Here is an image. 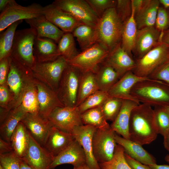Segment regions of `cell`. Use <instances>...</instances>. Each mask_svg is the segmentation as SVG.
I'll return each mask as SVG.
<instances>
[{
	"label": "cell",
	"instance_id": "cell-1",
	"mask_svg": "<svg viewBox=\"0 0 169 169\" xmlns=\"http://www.w3.org/2000/svg\"><path fill=\"white\" fill-rule=\"evenodd\" d=\"M130 140L141 145L155 140L158 134L153 109L140 104L132 110L129 126Z\"/></svg>",
	"mask_w": 169,
	"mask_h": 169
},
{
	"label": "cell",
	"instance_id": "cell-2",
	"mask_svg": "<svg viewBox=\"0 0 169 169\" xmlns=\"http://www.w3.org/2000/svg\"><path fill=\"white\" fill-rule=\"evenodd\" d=\"M131 94L139 103L151 106H169V84L161 81L150 79L136 84Z\"/></svg>",
	"mask_w": 169,
	"mask_h": 169
},
{
	"label": "cell",
	"instance_id": "cell-3",
	"mask_svg": "<svg viewBox=\"0 0 169 169\" xmlns=\"http://www.w3.org/2000/svg\"><path fill=\"white\" fill-rule=\"evenodd\" d=\"M32 70L18 60L9 57L7 83L12 95V101L6 110L9 112L20 105L25 90L34 80Z\"/></svg>",
	"mask_w": 169,
	"mask_h": 169
},
{
	"label": "cell",
	"instance_id": "cell-4",
	"mask_svg": "<svg viewBox=\"0 0 169 169\" xmlns=\"http://www.w3.org/2000/svg\"><path fill=\"white\" fill-rule=\"evenodd\" d=\"M123 25L115 8L107 10L95 27L97 43L111 52L121 43Z\"/></svg>",
	"mask_w": 169,
	"mask_h": 169
},
{
	"label": "cell",
	"instance_id": "cell-5",
	"mask_svg": "<svg viewBox=\"0 0 169 169\" xmlns=\"http://www.w3.org/2000/svg\"><path fill=\"white\" fill-rule=\"evenodd\" d=\"M68 65L67 61L60 56L49 62H36L31 68L34 77L57 92L63 73Z\"/></svg>",
	"mask_w": 169,
	"mask_h": 169
},
{
	"label": "cell",
	"instance_id": "cell-6",
	"mask_svg": "<svg viewBox=\"0 0 169 169\" xmlns=\"http://www.w3.org/2000/svg\"><path fill=\"white\" fill-rule=\"evenodd\" d=\"M169 60V47L160 42L141 58L136 59L132 71L137 76L148 78L157 68Z\"/></svg>",
	"mask_w": 169,
	"mask_h": 169
},
{
	"label": "cell",
	"instance_id": "cell-7",
	"mask_svg": "<svg viewBox=\"0 0 169 169\" xmlns=\"http://www.w3.org/2000/svg\"><path fill=\"white\" fill-rule=\"evenodd\" d=\"M36 36L31 28L16 30L10 56L30 69L36 63L33 47Z\"/></svg>",
	"mask_w": 169,
	"mask_h": 169
},
{
	"label": "cell",
	"instance_id": "cell-8",
	"mask_svg": "<svg viewBox=\"0 0 169 169\" xmlns=\"http://www.w3.org/2000/svg\"><path fill=\"white\" fill-rule=\"evenodd\" d=\"M43 7L36 3L23 6L18 4L14 0H10L0 14V32L16 22L44 15Z\"/></svg>",
	"mask_w": 169,
	"mask_h": 169
},
{
	"label": "cell",
	"instance_id": "cell-9",
	"mask_svg": "<svg viewBox=\"0 0 169 169\" xmlns=\"http://www.w3.org/2000/svg\"><path fill=\"white\" fill-rule=\"evenodd\" d=\"M81 72L68 65L64 70L56 92L64 106H76L77 96Z\"/></svg>",
	"mask_w": 169,
	"mask_h": 169
},
{
	"label": "cell",
	"instance_id": "cell-10",
	"mask_svg": "<svg viewBox=\"0 0 169 169\" xmlns=\"http://www.w3.org/2000/svg\"><path fill=\"white\" fill-rule=\"evenodd\" d=\"M109 53L100 44L97 43L79 52L67 62L68 65L76 68L81 72L91 71L95 73Z\"/></svg>",
	"mask_w": 169,
	"mask_h": 169
},
{
	"label": "cell",
	"instance_id": "cell-11",
	"mask_svg": "<svg viewBox=\"0 0 169 169\" xmlns=\"http://www.w3.org/2000/svg\"><path fill=\"white\" fill-rule=\"evenodd\" d=\"M115 133L110 126L96 129L93 137V151L99 164L108 161L112 158L117 145L115 138Z\"/></svg>",
	"mask_w": 169,
	"mask_h": 169
},
{
	"label": "cell",
	"instance_id": "cell-12",
	"mask_svg": "<svg viewBox=\"0 0 169 169\" xmlns=\"http://www.w3.org/2000/svg\"><path fill=\"white\" fill-rule=\"evenodd\" d=\"M52 3L84 24L95 27L99 18L86 0H55Z\"/></svg>",
	"mask_w": 169,
	"mask_h": 169
},
{
	"label": "cell",
	"instance_id": "cell-13",
	"mask_svg": "<svg viewBox=\"0 0 169 169\" xmlns=\"http://www.w3.org/2000/svg\"><path fill=\"white\" fill-rule=\"evenodd\" d=\"M47 119L52 126L71 133L76 127L84 125L77 107H59L50 113Z\"/></svg>",
	"mask_w": 169,
	"mask_h": 169
},
{
	"label": "cell",
	"instance_id": "cell-14",
	"mask_svg": "<svg viewBox=\"0 0 169 169\" xmlns=\"http://www.w3.org/2000/svg\"><path fill=\"white\" fill-rule=\"evenodd\" d=\"M96 129L92 125H83L75 127L71 133L83 148L86 156V164L90 169H100L93 151V137Z\"/></svg>",
	"mask_w": 169,
	"mask_h": 169
},
{
	"label": "cell",
	"instance_id": "cell-15",
	"mask_svg": "<svg viewBox=\"0 0 169 169\" xmlns=\"http://www.w3.org/2000/svg\"><path fill=\"white\" fill-rule=\"evenodd\" d=\"M43 10L45 17L64 33H72L77 27L83 24L52 3L44 7Z\"/></svg>",
	"mask_w": 169,
	"mask_h": 169
},
{
	"label": "cell",
	"instance_id": "cell-16",
	"mask_svg": "<svg viewBox=\"0 0 169 169\" xmlns=\"http://www.w3.org/2000/svg\"><path fill=\"white\" fill-rule=\"evenodd\" d=\"M53 157L30 134L27 152L22 158L33 169H51Z\"/></svg>",
	"mask_w": 169,
	"mask_h": 169
},
{
	"label": "cell",
	"instance_id": "cell-17",
	"mask_svg": "<svg viewBox=\"0 0 169 169\" xmlns=\"http://www.w3.org/2000/svg\"><path fill=\"white\" fill-rule=\"evenodd\" d=\"M161 33L155 27L138 29L133 52L135 60L141 58L161 42Z\"/></svg>",
	"mask_w": 169,
	"mask_h": 169
},
{
	"label": "cell",
	"instance_id": "cell-18",
	"mask_svg": "<svg viewBox=\"0 0 169 169\" xmlns=\"http://www.w3.org/2000/svg\"><path fill=\"white\" fill-rule=\"evenodd\" d=\"M35 81L37 89L39 114L47 119L55 108L64 106L59 100L56 92L36 79Z\"/></svg>",
	"mask_w": 169,
	"mask_h": 169
},
{
	"label": "cell",
	"instance_id": "cell-19",
	"mask_svg": "<svg viewBox=\"0 0 169 169\" xmlns=\"http://www.w3.org/2000/svg\"><path fill=\"white\" fill-rule=\"evenodd\" d=\"M21 122L35 140L43 146L52 126L49 120L39 114L26 113Z\"/></svg>",
	"mask_w": 169,
	"mask_h": 169
},
{
	"label": "cell",
	"instance_id": "cell-20",
	"mask_svg": "<svg viewBox=\"0 0 169 169\" xmlns=\"http://www.w3.org/2000/svg\"><path fill=\"white\" fill-rule=\"evenodd\" d=\"M86 163V156L81 145L74 140L66 148L57 156L53 157L51 169L65 164L77 167Z\"/></svg>",
	"mask_w": 169,
	"mask_h": 169
},
{
	"label": "cell",
	"instance_id": "cell-21",
	"mask_svg": "<svg viewBox=\"0 0 169 169\" xmlns=\"http://www.w3.org/2000/svg\"><path fill=\"white\" fill-rule=\"evenodd\" d=\"M103 62L112 67L120 78L132 71L136 65L135 59L121 47V43L109 53Z\"/></svg>",
	"mask_w": 169,
	"mask_h": 169
},
{
	"label": "cell",
	"instance_id": "cell-22",
	"mask_svg": "<svg viewBox=\"0 0 169 169\" xmlns=\"http://www.w3.org/2000/svg\"><path fill=\"white\" fill-rule=\"evenodd\" d=\"M74 140L72 134L52 126L44 146L53 157L64 150Z\"/></svg>",
	"mask_w": 169,
	"mask_h": 169
},
{
	"label": "cell",
	"instance_id": "cell-23",
	"mask_svg": "<svg viewBox=\"0 0 169 169\" xmlns=\"http://www.w3.org/2000/svg\"><path fill=\"white\" fill-rule=\"evenodd\" d=\"M36 37L47 38L58 43L64 33L49 21L44 15L25 20Z\"/></svg>",
	"mask_w": 169,
	"mask_h": 169
},
{
	"label": "cell",
	"instance_id": "cell-24",
	"mask_svg": "<svg viewBox=\"0 0 169 169\" xmlns=\"http://www.w3.org/2000/svg\"><path fill=\"white\" fill-rule=\"evenodd\" d=\"M149 79L138 77L132 71H129L121 77L108 92L110 97H114L123 100H129L140 103L131 94V90L137 83Z\"/></svg>",
	"mask_w": 169,
	"mask_h": 169
},
{
	"label": "cell",
	"instance_id": "cell-25",
	"mask_svg": "<svg viewBox=\"0 0 169 169\" xmlns=\"http://www.w3.org/2000/svg\"><path fill=\"white\" fill-rule=\"evenodd\" d=\"M117 143L124 148L125 153L132 158L143 164L149 165L156 163L155 158L144 149L140 144L121 137L116 134Z\"/></svg>",
	"mask_w": 169,
	"mask_h": 169
},
{
	"label": "cell",
	"instance_id": "cell-26",
	"mask_svg": "<svg viewBox=\"0 0 169 169\" xmlns=\"http://www.w3.org/2000/svg\"><path fill=\"white\" fill-rule=\"evenodd\" d=\"M33 50L37 62L51 61L61 56L56 43L47 38L36 37L34 41Z\"/></svg>",
	"mask_w": 169,
	"mask_h": 169
},
{
	"label": "cell",
	"instance_id": "cell-27",
	"mask_svg": "<svg viewBox=\"0 0 169 169\" xmlns=\"http://www.w3.org/2000/svg\"><path fill=\"white\" fill-rule=\"evenodd\" d=\"M129 100H123L121 108L117 117L110 125L111 129L123 138L129 139V126L132 110L140 104Z\"/></svg>",
	"mask_w": 169,
	"mask_h": 169
},
{
	"label": "cell",
	"instance_id": "cell-28",
	"mask_svg": "<svg viewBox=\"0 0 169 169\" xmlns=\"http://www.w3.org/2000/svg\"><path fill=\"white\" fill-rule=\"evenodd\" d=\"M160 5L158 0H145L141 8L134 14L138 29L146 27H155Z\"/></svg>",
	"mask_w": 169,
	"mask_h": 169
},
{
	"label": "cell",
	"instance_id": "cell-29",
	"mask_svg": "<svg viewBox=\"0 0 169 169\" xmlns=\"http://www.w3.org/2000/svg\"><path fill=\"white\" fill-rule=\"evenodd\" d=\"M26 113L21 104L10 110L0 123V138L10 143L12 134Z\"/></svg>",
	"mask_w": 169,
	"mask_h": 169
},
{
	"label": "cell",
	"instance_id": "cell-30",
	"mask_svg": "<svg viewBox=\"0 0 169 169\" xmlns=\"http://www.w3.org/2000/svg\"><path fill=\"white\" fill-rule=\"evenodd\" d=\"M30 134L24 125L20 122L13 132L10 143L13 151L19 158L25 155L29 146Z\"/></svg>",
	"mask_w": 169,
	"mask_h": 169
},
{
	"label": "cell",
	"instance_id": "cell-31",
	"mask_svg": "<svg viewBox=\"0 0 169 169\" xmlns=\"http://www.w3.org/2000/svg\"><path fill=\"white\" fill-rule=\"evenodd\" d=\"M131 17L123 23L121 46L132 56L134 50L138 28L134 16V11L132 6Z\"/></svg>",
	"mask_w": 169,
	"mask_h": 169
},
{
	"label": "cell",
	"instance_id": "cell-32",
	"mask_svg": "<svg viewBox=\"0 0 169 169\" xmlns=\"http://www.w3.org/2000/svg\"><path fill=\"white\" fill-rule=\"evenodd\" d=\"M95 73L99 90L107 93L120 78L112 67L104 62Z\"/></svg>",
	"mask_w": 169,
	"mask_h": 169
},
{
	"label": "cell",
	"instance_id": "cell-33",
	"mask_svg": "<svg viewBox=\"0 0 169 169\" xmlns=\"http://www.w3.org/2000/svg\"><path fill=\"white\" fill-rule=\"evenodd\" d=\"M99 90L95 73L91 71L81 72L76 106H79L88 96Z\"/></svg>",
	"mask_w": 169,
	"mask_h": 169
},
{
	"label": "cell",
	"instance_id": "cell-34",
	"mask_svg": "<svg viewBox=\"0 0 169 169\" xmlns=\"http://www.w3.org/2000/svg\"><path fill=\"white\" fill-rule=\"evenodd\" d=\"M72 33L82 51L97 43L95 27L83 24L77 27Z\"/></svg>",
	"mask_w": 169,
	"mask_h": 169
},
{
	"label": "cell",
	"instance_id": "cell-35",
	"mask_svg": "<svg viewBox=\"0 0 169 169\" xmlns=\"http://www.w3.org/2000/svg\"><path fill=\"white\" fill-rule=\"evenodd\" d=\"M37 94V89L35 78L34 81L25 90L22 99L21 105L27 113L39 114Z\"/></svg>",
	"mask_w": 169,
	"mask_h": 169
},
{
	"label": "cell",
	"instance_id": "cell-36",
	"mask_svg": "<svg viewBox=\"0 0 169 169\" xmlns=\"http://www.w3.org/2000/svg\"><path fill=\"white\" fill-rule=\"evenodd\" d=\"M81 119L84 125H92L96 129L108 127L107 123L100 107L88 110L81 114Z\"/></svg>",
	"mask_w": 169,
	"mask_h": 169
},
{
	"label": "cell",
	"instance_id": "cell-37",
	"mask_svg": "<svg viewBox=\"0 0 169 169\" xmlns=\"http://www.w3.org/2000/svg\"><path fill=\"white\" fill-rule=\"evenodd\" d=\"M23 20L16 22L10 25L0 36V60L5 58L9 57L11 54L16 28Z\"/></svg>",
	"mask_w": 169,
	"mask_h": 169
},
{
	"label": "cell",
	"instance_id": "cell-38",
	"mask_svg": "<svg viewBox=\"0 0 169 169\" xmlns=\"http://www.w3.org/2000/svg\"><path fill=\"white\" fill-rule=\"evenodd\" d=\"M74 37L72 33H65L58 43V49L60 56L67 61L79 53L76 48Z\"/></svg>",
	"mask_w": 169,
	"mask_h": 169
},
{
	"label": "cell",
	"instance_id": "cell-39",
	"mask_svg": "<svg viewBox=\"0 0 169 169\" xmlns=\"http://www.w3.org/2000/svg\"><path fill=\"white\" fill-rule=\"evenodd\" d=\"M123 148L117 145L112 158L110 161L99 163L100 169H132L127 162Z\"/></svg>",
	"mask_w": 169,
	"mask_h": 169
},
{
	"label": "cell",
	"instance_id": "cell-40",
	"mask_svg": "<svg viewBox=\"0 0 169 169\" xmlns=\"http://www.w3.org/2000/svg\"><path fill=\"white\" fill-rule=\"evenodd\" d=\"M123 100L117 98L109 97L100 106L106 120L113 121L119 113Z\"/></svg>",
	"mask_w": 169,
	"mask_h": 169
},
{
	"label": "cell",
	"instance_id": "cell-41",
	"mask_svg": "<svg viewBox=\"0 0 169 169\" xmlns=\"http://www.w3.org/2000/svg\"><path fill=\"white\" fill-rule=\"evenodd\" d=\"M109 97L107 92L99 90L88 96L77 107L81 114L88 110L101 106Z\"/></svg>",
	"mask_w": 169,
	"mask_h": 169
},
{
	"label": "cell",
	"instance_id": "cell-42",
	"mask_svg": "<svg viewBox=\"0 0 169 169\" xmlns=\"http://www.w3.org/2000/svg\"><path fill=\"white\" fill-rule=\"evenodd\" d=\"M153 110L158 134L163 136L169 129V114L165 107H155Z\"/></svg>",
	"mask_w": 169,
	"mask_h": 169
},
{
	"label": "cell",
	"instance_id": "cell-43",
	"mask_svg": "<svg viewBox=\"0 0 169 169\" xmlns=\"http://www.w3.org/2000/svg\"><path fill=\"white\" fill-rule=\"evenodd\" d=\"M99 18H100L108 9L115 8V0H86Z\"/></svg>",
	"mask_w": 169,
	"mask_h": 169
},
{
	"label": "cell",
	"instance_id": "cell-44",
	"mask_svg": "<svg viewBox=\"0 0 169 169\" xmlns=\"http://www.w3.org/2000/svg\"><path fill=\"white\" fill-rule=\"evenodd\" d=\"M155 27L161 33L169 28V7L160 4L157 14Z\"/></svg>",
	"mask_w": 169,
	"mask_h": 169
},
{
	"label": "cell",
	"instance_id": "cell-45",
	"mask_svg": "<svg viewBox=\"0 0 169 169\" xmlns=\"http://www.w3.org/2000/svg\"><path fill=\"white\" fill-rule=\"evenodd\" d=\"M0 166L3 169H20V158L13 151L0 154Z\"/></svg>",
	"mask_w": 169,
	"mask_h": 169
},
{
	"label": "cell",
	"instance_id": "cell-46",
	"mask_svg": "<svg viewBox=\"0 0 169 169\" xmlns=\"http://www.w3.org/2000/svg\"><path fill=\"white\" fill-rule=\"evenodd\" d=\"M115 8L119 17L123 23L131 17L132 11L131 0H117Z\"/></svg>",
	"mask_w": 169,
	"mask_h": 169
},
{
	"label": "cell",
	"instance_id": "cell-47",
	"mask_svg": "<svg viewBox=\"0 0 169 169\" xmlns=\"http://www.w3.org/2000/svg\"><path fill=\"white\" fill-rule=\"evenodd\" d=\"M148 78L162 81L169 84V60L156 69Z\"/></svg>",
	"mask_w": 169,
	"mask_h": 169
},
{
	"label": "cell",
	"instance_id": "cell-48",
	"mask_svg": "<svg viewBox=\"0 0 169 169\" xmlns=\"http://www.w3.org/2000/svg\"><path fill=\"white\" fill-rule=\"evenodd\" d=\"M12 96L7 83L0 86V105L1 108L6 110L11 103Z\"/></svg>",
	"mask_w": 169,
	"mask_h": 169
},
{
	"label": "cell",
	"instance_id": "cell-49",
	"mask_svg": "<svg viewBox=\"0 0 169 169\" xmlns=\"http://www.w3.org/2000/svg\"><path fill=\"white\" fill-rule=\"evenodd\" d=\"M9 57L5 58L0 60V85L7 83L9 70Z\"/></svg>",
	"mask_w": 169,
	"mask_h": 169
},
{
	"label": "cell",
	"instance_id": "cell-50",
	"mask_svg": "<svg viewBox=\"0 0 169 169\" xmlns=\"http://www.w3.org/2000/svg\"><path fill=\"white\" fill-rule=\"evenodd\" d=\"M126 160L132 169H152L148 165L143 164L132 158L125 152Z\"/></svg>",
	"mask_w": 169,
	"mask_h": 169
},
{
	"label": "cell",
	"instance_id": "cell-51",
	"mask_svg": "<svg viewBox=\"0 0 169 169\" xmlns=\"http://www.w3.org/2000/svg\"><path fill=\"white\" fill-rule=\"evenodd\" d=\"M13 151L10 143L0 138V154H4Z\"/></svg>",
	"mask_w": 169,
	"mask_h": 169
},
{
	"label": "cell",
	"instance_id": "cell-52",
	"mask_svg": "<svg viewBox=\"0 0 169 169\" xmlns=\"http://www.w3.org/2000/svg\"><path fill=\"white\" fill-rule=\"evenodd\" d=\"M145 0H131L132 6L133 7L134 14L137 13L142 7Z\"/></svg>",
	"mask_w": 169,
	"mask_h": 169
},
{
	"label": "cell",
	"instance_id": "cell-53",
	"mask_svg": "<svg viewBox=\"0 0 169 169\" xmlns=\"http://www.w3.org/2000/svg\"><path fill=\"white\" fill-rule=\"evenodd\" d=\"M161 42H163L169 47V28L161 33Z\"/></svg>",
	"mask_w": 169,
	"mask_h": 169
},
{
	"label": "cell",
	"instance_id": "cell-54",
	"mask_svg": "<svg viewBox=\"0 0 169 169\" xmlns=\"http://www.w3.org/2000/svg\"><path fill=\"white\" fill-rule=\"evenodd\" d=\"M163 145L165 148L169 152V129L163 135Z\"/></svg>",
	"mask_w": 169,
	"mask_h": 169
},
{
	"label": "cell",
	"instance_id": "cell-55",
	"mask_svg": "<svg viewBox=\"0 0 169 169\" xmlns=\"http://www.w3.org/2000/svg\"><path fill=\"white\" fill-rule=\"evenodd\" d=\"M152 169H169V165H157L156 163L148 165Z\"/></svg>",
	"mask_w": 169,
	"mask_h": 169
},
{
	"label": "cell",
	"instance_id": "cell-56",
	"mask_svg": "<svg viewBox=\"0 0 169 169\" xmlns=\"http://www.w3.org/2000/svg\"><path fill=\"white\" fill-rule=\"evenodd\" d=\"M10 0H0V11L1 12L6 8Z\"/></svg>",
	"mask_w": 169,
	"mask_h": 169
},
{
	"label": "cell",
	"instance_id": "cell-57",
	"mask_svg": "<svg viewBox=\"0 0 169 169\" xmlns=\"http://www.w3.org/2000/svg\"><path fill=\"white\" fill-rule=\"evenodd\" d=\"M20 169H33L29 165L21 158H20Z\"/></svg>",
	"mask_w": 169,
	"mask_h": 169
},
{
	"label": "cell",
	"instance_id": "cell-58",
	"mask_svg": "<svg viewBox=\"0 0 169 169\" xmlns=\"http://www.w3.org/2000/svg\"><path fill=\"white\" fill-rule=\"evenodd\" d=\"M161 5L165 8L169 7V0H159Z\"/></svg>",
	"mask_w": 169,
	"mask_h": 169
},
{
	"label": "cell",
	"instance_id": "cell-59",
	"mask_svg": "<svg viewBox=\"0 0 169 169\" xmlns=\"http://www.w3.org/2000/svg\"><path fill=\"white\" fill-rule=\"evenodd\" d=\"M73 169H90L86 163L77 167H74Z\"/></svg>",
	"mask_w": 169,
	"mask_h": 169
},
{
	"label": "cell",
	"instance_id": "cell-60",
	"mask_svg": "<svg viewBox=\"0 0 169 169\" xmlns=\"http://www.w3.org/2000/svg\"><path fill=\"white\" fill-rule=\"evenodd\" d=\"M165 160L166 161L169 163V154H167L165 156Z\"/></svg>",
	"mask_w": 169,
	"mask_h": 169
},
{
	"label": "cell",
	"instance_id": "cell-61",
	"mask_svg": "<svg viewBox=\"0 0 169 169\" xmlns=\"http://www.w3.org/2000/svg\"><path fill=\"white\" fill-rule=\"evenodd\" d=\"M166 109L169 114V106H167L165 107Z\"/></svg>",
	"mask_w": 169,
	"mask_h": 169
},
{
	"label": "cell",
	"instance_id": "cell-62",
	"mask_svg": "<svg viewBox=\"0 0 169 169\" xmlns=\"http://www.w3.org/2000/svg\"><path fill=\"white\" fill-rule=\"evenodd\" d=\"M0 169H3L1 166H0Z\"/></svg>",
	"mask_w": 169,
	"mask_h": 169
}]
</instances>
